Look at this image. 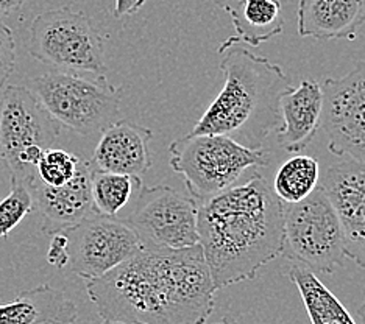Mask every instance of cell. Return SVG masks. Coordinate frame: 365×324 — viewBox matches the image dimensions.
<instances>
[{
    "mask_svg": "<svg viewBox=\"0 0 365 324\" xmlns=\"http://www.w3.org/2000/svg\"><path fill=\"white\" fill-rule=\"evenodd\" d=\"M89 164L94 169L143 177L152 167L148 144L153 131L130 120H115L101 132Z\"/></svg>",
    "mask_w": 365,
    "mask_h": 324,
    "instance_id": "5bb4252c",
    "label": "cell"
},
{
    "mask_svg": "<svg viewBox=\"0 0 365 324\" xmlns=\"http://www.w3.org/2000/svg\"><path fill=\"white\" fill-rule=\"evenodd\" d=\"M47 262L55 268H66L69 265L68 253V237L64 231H56L51 234V244H48Z\"/></svg>",
    "mask_w": 365,
    "mask_h": 324,
    "instance_id": "d4e9b609",
    "label": "cell"
},
{
    "mask_svg": "<svg viewBox=\"0 0 365 324\" xmlns=\"http://www.w3.org/2000/svg\"><path fill=\"white\" fill-rule=\"evenodd\" d=\"M10 182V194L0 199V239H6L29 214L35 211L30 186L18 181Z\"/></svg>",
    "mask_w": 365,
    "mask_h": 324,
    "instance_id": "7402d4cb",
    "label": "cell"
},
{
    "mask_svg": "<svg viewBox=\"0 0 365 324\" xmlns=\"http://www.w3.org/2000/svg\"><path fill=\"white\" fill-rule=\"evenodd\" d=\"M319 182V161L312 156L297 155L278 169L272 189L284 204H292L309 197Z\"/></svg>",
    "mask_w": 365,
    "mask_h": 324,
    "instance_id": "44dd1931",
    "label": "cell"
},
{
    "mask_svg": "<svg viewBox=\"0 0 365 324\" xmlns=\"http://www.w3.org/2000/svg\"><path fill=\"white\" fill-rule=\"evenodd\" d=\"M61 231L68 237V267L86 281L103 276L143 249L136 232L125 221L98 212Z\"/></svg>",
    "mask_w": 365,
    "mask_h": 324,
    "instance_id": "30bf717a",
    "label": "cell"
},
{
    "mask_svg": "<svg viewBox=\"0 0 365 324\" xmlns=\"http://www.w3.org/2000/svg\"><path fill=\"white\" fill-rule=\"evenodd\" d=\"M198 245L215 288L252 281L283 254L284 203L256 173L200 203Z\"/></svg>",
    "mask_w": 365,
    "mask_h": 324,
    "instance_id": "7a4b0ae2",
    "label": "cell"
},
{
    "mask_svg": "<svg viewBox=\"0 0 365 324\" xmlns=\"http://www.w3.org/2000/svg\"><path fill=\"white\" fill-rule=\"evenodd\" d=\"M86 292L103 320L128 324H205L215 288L200 245L181 249L143 248Z\"/></svg>",
    "mask_w": 365,
    "mask_h": 324,
    "instance_id": "6da1fadb",
    "label": "cell"
},
{
    "mask_svg": "<svg viewBox=\"0 0 365 324\" xmlns=\"http://www.w3.org/2000/svg\"><path fill=\"white\" fill-rule=\"evenodd\" d=\"M78 309L61 290L43 284L0 304V324H76Z\"/></svg>",
    "mask_w": 365,
    "mask_h": 324,
    "instance_id": "e0dca14e",
    "label": "cell"
},
{
    "mask_svg": "<svg viewBox=\"0 0 365 324\" xmlns=\"http://www.w3.org/2000/svg\"><path fill=\"white\" fill-rule=\"evenodd\" d=\"M219 53L225 85L190 135H225L247 147H262L281 125L279 98L292 81L279 64L240 46L236 36L223 41Z\"/></svg>",
    "mask_w": 365,
    "mask_h": 324,
    "instance_id": "3957f363",
    "label": "cell"
},
{
    "mask_svg": "<svg viewBox=\"0 0 365 324\" xmlns=\"http://www.w3.org/2000/svg\"><path fill=\"white\" fill-rule=\"evenodd\" d=\"M30 0H0V18L18 13Z\"/></svg>",
    "mask_w": 365,
    "mask_h": 324,
    "instance_id": "4316f807",
    "label": "cell"
},
{
    "mask_svg": "<svg viewBox=\"0 0 365 324\" xmlns=\"http://www.w3.org/2000/svg\"><path fill=\"white\" fill-rule=\"evenodd\" d=\"M289 279L300 292L312 324H356L339 298L317 278V273L295 263L289 270Z\"/></svg>",
    "mask_w": 365,
    "mask_h": 324,
    "instance_id": "d6986e66",
    "label": "cell"
},
{
    "mask_svg": "<svg viewBox=\"0 0 365 324\" xmlns=\"http://www.w3.org/2000/svg\"><path fill=\"white\" fill-rule=\"evenodd\" d=\"M145 2L147 0H115L114 16L115 18H123V16L136 14L145 5Z\"/></svg>",
    "mask_w": 365,
    "mask_h": 324,
    "instance_id": "484cf974",
    "label": "cell"
},
{
    "mask_svg": "<svg viewBox=\"0 0 365 324\" xmlns=\"http://www.w3.org/2000/svg\"><path fill=\"white\" fill-rule=\"evenodd\" d=\"M170 167L198 203L235 186L248 169L265 167L264 147H247L225 135H189L169 145Z\"/></svg>",
    "mask_w": 365,
    "mask_h": 324,
    "instance_id": "277c9868",
    "label": "cell"
},
{
    "mask_svg": "<svg viewBox=\"0 0 365 324\" xmlns=\"http://www.w3.org/2000/svg\"><path fill=\"white\" fill-rule=\"evenodd\" d=\"M233 27L236 38L248 46H259L278 36L284 27L279 0H242L240 10L231 5H222Z\"/></svg>",
    "mask_w": 365,
    "mask_h": 324,
    "instance_id": "ac0fdd59",
    "label": "cell"
},
{
    "mask_svg": "<svg viewBox=\"0 0 365 324\" xmlns=\"http://www.w3.org/2000/svg\"><path fill=\"white\" fill-rule=\"evenodd\" d=\"M30 90L61 127L81 136L98 135L118 120L123 94L106 77L60 69L33 78Z\"/></svg>",
    "mask_w": 365,
    "mask_h": 324,
    "instance_id": "5b68a950",
    "label": "cell"
},
{
    "mask_svg": "<svg viewBox=\"0 0 365 324\" xmlns=\"http://www.w3.org/2000/svg\"><path fill=\"white\" fill-rule=\"evenodd\" d=\"M29 53L68 72L106 77L105 36L86 13L61 6L38 14L30 25Z\"/></svg>",
    "mask_w": 365,
    "mask_h": 324,
    "instance_id": "8992f818",
    "label": "cell"
},
{
    "mask_svg": "<svg viewBox=\"0 0 365 324\" xmlns=\"http://www.w3.org/2000/svg\"><path fill=\"white\" fill-rule=\"evenodd\" d=\"M81 160L66 150H46L38 162V178L48 186H63L71 181L78 170Z\"/></svg>",
    "mask_w": 365,
    "mask_h": 324,
    "instance_id": "603a6c76",
    "label": "cell"
},
{
    "mask_svg": "<svg viewBox=\"0 0 365 324\" xmlns=\"http://www.w3.org/2000/svg\"><path fill=\"white\" fill-rule=\"evenodd\" d=\"M364 22V0H302L298 6L302 38L353 41Z\"/></svg>",
    "mask_w": 365,
    "mask_h": 324,
    "instance_id": "2e32d148",
    "label": "cell"
},
{
    "mask_svg": "<svg viewBox=\"0 0 365 324\" xmlns=\"http://www.w3.org/2000/svg\"><path fill=\"white\" fill-rule=\"evenodd\" d=\"M198 206L192 195L170 186L140 187L125 217L143 248L181 249L198 244Z\"/></svg>",
    "mask_w": 365,
    "mask_h": 324,
    "instance_id": "9c48e42d",
    "label": "cell"
},
{
    "mask_svg": "<svg viewBox=\"0 0 365 324\" xmlns=\"http://www.w3.org/2000/svg\"><path fill=\"white\" fill-rule=\"evenodd\" d=\"M281 125L278 142L289 153H300L308 147L322 127L323 89L312 80H302L300 86L286 89L279 98Z\"/></svg>",
    "mask_w": 365,
    "mask_h": 324,
    "instance_id": "9a60e30c",
    "label": "cell"
},
{
    "mask_svg": "<svg viewBox=\"0 0 365 324\" xmlns=\"http://www.w3.org/2000/svg\"><path fill=\"white\" fill-rule=\"evenodd\" d=\"M319 184L337 212L345 257L365 270V164L354 160L336 164Z\"/></svg>",
    "mask_w": 365,
    "mask_h": 324,
    "instance_id": "7c38bea8",
    "label": "cell"
},
{
    "mask_svg": "<svg viewBox=\"0 0 365 324\" xmlns=\"http://www.w3.org/2000/svg\"><path fill=\"white\" fill-rule=\"evenodd\" d=\"M60 127L29 88L6 86L0 98V160L10 170V181L30 186Z\"/></svg>",
    "mask_w": 365,
    "mask_h": 324,
    "instance_id": "52a82bcc",
    "label": "cell"
},
{
    "mask_svg": "<svg viewBox=\"0 0 365 324\" xmlns=\"http://www.w3.org/2000/svg\"><path fill=\"white\" fill-rule=\"evenodd\" d=\"M322 89L328 150L365 164V61L342 78H327Z\"/></svg>",
    "mask_w": 365,
    "mask_h": 324,
    "instance_id": "8fae6325",
    "label": "cell"
},
{
    "mask_svg": "<svg viewBox=\"0 0 365 324\" xmlns=\"http://www.w3.org/2000/svg\"><path fill=\"white\" fill-rule=\"evenodd\" d=\"M140 187V177L98 170L91 165V194L98 214L119 217V212L131 204Z\"/></svg>",
    "mask_w": 365,
    "mask_h": 324,
    "instance_id": "ffe728a7",
    "label": "cell"
},
{
    "mask_svg": "<svg viewBox=\"0 0 365 324\" xmlns=\"http://www.w3.org/2000/svg\"><path fill=\"white\" fill-rule=\"evenodd\" d=\"M364 11H365V0H364Z\"/></svg>",
    "mask_w": 365,
    "mask_h": 324,
    "instance_id": "4dcf8cb0",
    "label": "cell"
},
{
    "mask_svg": "<svg viewBox=\"0 0 365 324\" xmlns=\"http://www.w3.org/2000/svg\"><path fill=\"white\" fill-rule=\"evenodd\" d=\"M103 324H128V323H123V321H113V320H103Z\"/></svg>",
    "mask_w": 365,
    "mask_h": 324,
    "instance_id": "f546056e",
    "label": "cell"
},
{
    "mask_svg": "<svg viewBox=\"0 0 365 324\" xmlns=\"http://www.w3.org/2000/svg\"><path fill=\"white\" fill-rule=\"evenodd\" d=\"M35 207L43 215V231L52 232L71 228L96 212L91 194V164L83 161L71 181L63 186H48L38 178L30 182Z\"/></svg>",
    "mask_w": 365,
    "mask_h": 324,
    "instance_id": "4fadbf2b",
    "label": "cell"
},
{
    "mask_svg": "<svg viewBox=\"0 0 365 324\" xmlns=\"http://www.w3.org/2000/svg\"><path fill=\"white\" fill-rule=\"evenodd\" d=\"M358 317H359V320H361V324H365V301H364V304L358 309Z\"/></svg>",
    "mask_w": 365,
    "mask_h": 324,
    "instance_id": "f1b7e54d",
    "label": "cell"
},
{
    "mask_svg": "<svg viewBox=\"0 0 365 324\" xmlns=\"http://www.w3.org/2000/svg\"><path fill=\"white\" fill-rule=\"evenodd\" d=\"M214 324H239V321H236L233 317H223L220 321Z\"/></svg>",
    "mask_w": 365,
    "mask_h": 324,
    "instance_id": "83f0119b",
    "label": "cell"
},
{
    "mask_svg": "<svg viewBox=\"0 0 365 324\" xmlns=\"http://www.w3.org/2000/svg\"><path fill=\"white\" fill-rule=\"evenodd\" d=\"M16 68V43L11 28L0 18V88L6 85Z\"/></svg>",
    "mask_w": 365,
    "mask_h": 324,
    "instance_id": "cb8c5ba5",
    "label": "cell"
},
{
    "mask_svg": "<svg viewBox=\"0 0 365 324\" xmlns=\"http://www.w3.org/2000/svg\"><path fill=\"white\" fill-rule=\"evenodd\" d=\"M283 256L314 273L333 274L344 263L342 226L320 184L302 202L284 204Z\"/></svg>",
    "mask_w": 365,
    "mask_h": 324,
    "instance_id": "ba28073f",
    "label": "cell"
}]
</instances>
